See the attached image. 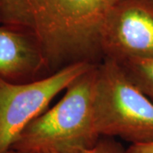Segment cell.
<instances>
[{"label":"cell","mask_w":153,"mask_h":153,"mask_svg":"<svg viewBox=\"0 0 153 153\" xmlns=\"http://www.w3.org/2000/svg\"><path fill=\"white\" fill-rule=\"evenodd\" d=\"M97 66L71 82L55 106L22 130L11 149L23 153H76L94 147L101 138L94 109Z\"/></svg>","instance_id":"cell-2"},{"label":"cell","mask_w":153,"mask_h":153,"mask_svg":"<svg viewBox=\"0 0 153 153\" xmlns=\"http://www.w3.org/2000/svg\"><path fill=\"white\" fill-rule=\"evenodd\" d=\"M94 109L101 137H118L131 145L153 142V102L114 60L98 64Z\"/></svg>","instance_id":"cell-3"},{"label":"cell","mask_w":153,"mask_h":153,"mask_svg":"<svg viewBox=\"0 0 153 153\" xmlns=\"http://www.w3.org/2000/svg\"><path fill=\"white\" fill-rule=\"evenodd\" d=\"M104 59L122 63L153 59V0H119L105 26Z\"/></svg>","instance_id":"cell-5"},{"label":"cell","mask_w":153,"mask_h":153,"mask_svg":"<svg viewBox=\"0 0 153 153\" xmlns=\"http://www.w3.org/2000/svg\"><path fill=\"white\" fill-rule=\"evenodd\" d=\"M118 64L132 82L153 102V59L129 60Z\"/></svg>","instance_id":"cell-7"},{"label":"cell","mask_w":153,"mask_h":153,"mask_svg":"<svg viewBox=\"0 0 153 153\" xmlns=\"http://www.w3.org/2000/svg\"><path fill=\"white\" fill-rule=\"evenodd\" d=\"M6 153H23V152H17L16 150H13V149H10V150H9L8 152Z\"/></svg>","instance_id":"cell-10"},{"label":"cell","mask_w":153,"mask_h":153,"mask_svg":"<svg viewBox=\"0 0 153 153\" xmlns=\"http://www.w3.org/2000/svg\"><path fill=\"white\" fill-rule=\"evenodd\" d=\"M49 76L37 40L21 28L0 25V77L15 83Z\"/></svg>","instance_id":"cell-6"},{"label":"cell","mask_w":153,"mask_h":153,"mask_svg":"<svg viewBox=\"0 0 153 153\" xmlns=\"http://www.w3.org/2000/svg\"><path fill=\"white\" fill-rule=\"evenodd\" d=\"M119 0H0V25L37 40L48 74L67 66L104 60L101 39Z\"/></svg>","instance_id":"cell-1"},{"label":"cell","mask_w":153,"mask_h":153,"mask_svg":"<svg viewBox=\"0 0 153 153\" xmlns=\"http://www.w3.org/2000/svg\"><path fill=\"white\" fill-rule=\"evenodd\" d=\"M126 153H153V142L130 145Z\"/></svg>","instance_id":"cell-9"},{"label":"cell","mask_w":153,"mask_h":153,"mask_svg":"<svg viewBox=\"0 0 153 153\" xmlns=\"http://www.w3.org/2000/svg\"><path fill=\"white\" fill-rule=\"evenodd\" d=\"M97 64L76 63L36 81L8 82L0 77V153H6L27 126L45 111L51 100Z\"/></svg>","instance_id":"cell-4"},{"label":"cell","mask_w":153,"mask_h":153,"mask_svg":"<svg viewBox=\"0 0 153 153\" xmlns=\"http://www.w3.org/2000/svg\"><path fill=\"white\" fill-rule=\"evenodd\" d=\"M76 153H126V149L114 138L101 137L94 147Z\"/></svg>","instance_id":"cell-8"}]
</instances>
